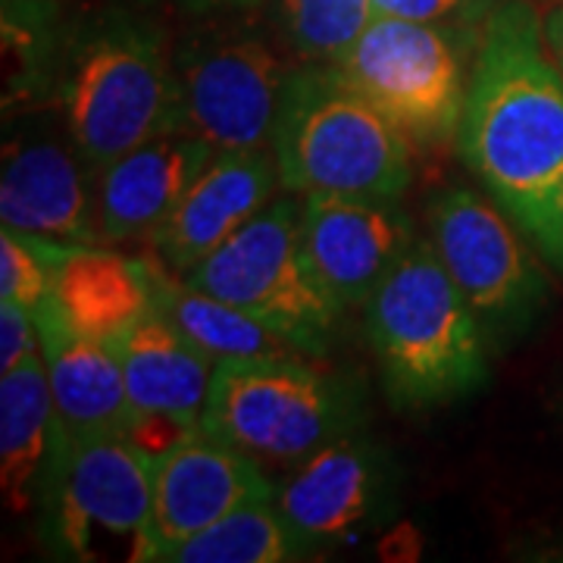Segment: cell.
I'll list each match as a JSON object with an SVG mask.
<instances>
[{
    "label": "cell",
    "mask_w": 563,
    "mask_h": 563,
    "mask_svg": "<svg viewBox=\"0 0 563 563\" xmlns=\"http://www.w3.org/2000/svg\"><path fill=\"white\" fill-rule=\"evenodd\" d=\"M457 144L492 201L563 273V73L523 0L485 22Z\"/></svg>",
    "instance_id": "1"
},
{
    "label": "cell",
    "mask_w": 563,
    "mask_h": 563,
    "mask_svg": "<svg viewBox=\"0 0 563 563\" xmlns=\"http://www.w3.org/2000/svg\"><path fill=\"white\" fill-rule=\"evenodd\" d=\"M363 307L366 339L395 407H442L488 383L492 344L432 242L417 239Z\"/></svg>",
    "instance_id": "2"
},
{
    "label": "cell",
    "mask_w": 563,
    "mask_h": 563,
    "mask_svg": "<svg viewBox=\"0 0 563 563\" xmlns=\"http://www.w3.org/2000/svg\"><path fill=\"white\" fill-rule=\"evenodd\" d=\"M54 85L69 139L98 169L188 129L176 63L147 22L107 16L81 29L63 51Z\"/></svg>",
    "instance_id": "3"
},
{
    "label": "cell",
    "mask_w": 563,
    "mask_h": 563,
    "mask_svg": "<svg viewBox=\"0 0 563 563\" xmlns=\"http://www.w3.org/2000/svg\"><path fill=\"white\" fill-rule=\"evenodd\" d=\"M273 157L282 188L301 198H401L410 185V139L335 63L291 66L273 129Z\"/></svg>",
    "instance_id": "4"
},
{
    "label": "cell",
    "mask_w": 563,
    "mask_h": 563,
    "mask_svg": "<svg viewBox=\"0 0 563 563\" xmlns=\"http://www.w3.org/2000/svg\"><path fill=\"white\" fill-rule=\"evenodd\" d=\"M361 404L335 376L291 354L217 361L201 429L257 461L301 463L357 432Z\"/></svg>",
    "instance_id": "5"
},
{
    "label": "cell",
    "mask_w": 563,
    "mask_h": 563,
    "mask_svg": "<svg viewBox=\"0 0 563 563\" xmlns=\"http://www.w3.org/2000/svg\"><path fill=\"white\" fill-rule=\"evenodd\" d=\"M185 282L244 310L301 354H325L344 313L303 251L301 203L291 198H273Z\"/></svg>",
    "instance_id": "6"
},
{
    "label": "cell",
    "mask_w": 563,
    "mask_h": 563,
    "mask_svg": "<svg viewBox=\"0 0 563 563\" xmlns=\"http://www.w3.org/2000/svg\"><path fill=\"white\" fill-rule=\"evenodd\" d=\"M157 463L122 432L76 435L57 422L41 492V542L63 561H101L129 544L144 561Z\"/></svg>",
    "instance_id": "7"
},
{
    "label": "cell",
    "mask_w": 563,
    "mask_h": 563,
    "mask_svg": "<svg viewBox=\"0 0 563 563\" xmlns=\"http://www.w3.org/2000/svg\"><path fill=\"white\" fill-rule=\"evenodd\" d=\"M429 242L473 307L492 347L523 339L551 298L536 244L495 201L444 188L429 201Z\"/></svg>",
    "instance_id": "8"
},
{
    "label": "cell",
    "mask_w": 563,
    "mask_h": 563,
    "mask_svg": "<svg viewBox=\"0 0 563 563\" xmlns=\"http://www.w3.org/2000/svg\"><path fill=\"white\" fill-rule=\"evenodd\" d=\"M461 38L444 25L373 16L335 66L410 144H442L461 129L466 103Z\"/></svg>",
    "instance_id": "9"
},
{
    "label": "cell",
    "mask_w": 563,
    "mask_h": 563,
    "mask_svg": "<svg viewBox=\"0 0 563 563\" xmlns=\"http://www.w3.org/2000/svg\"><path fill=\"white\" fill-rule=\"evenodd\" d=\"M185 125L217 151L273 144L282 88L291 66L251 35H217L185 44L176 57Z\"/></svg>",
    "instance_id": "10"
},
{
    "label": "cell",
    "mask_w": 563,
    "mask_h": 563,
    "mask_svg": "<svg viewBox=\"0 0 563 563\" xmlns=\"http://www.w3.org/2000/svg\"><path fill=\"white\" fill-rule=\"evenodd\" d=\"M257 498H276L261 461L198 426L157 463L144 561H166L181 542Z\"/></svg>",
    "instance_id": "11"
},
{
    "label": "cell",
    "mask_w": 563,
    "mask_h": 563,
    "mask_svg": "<svg viewBox=\"0 0 563 563\" xmlns=\"http://www.w3.org/2000/svg\"><path fill=\"white\" fill-rule=\"evenodd\" d=\"M303 251L329 295L357 307L417 244L398 198L307 195L301 203Z\"/></svg>",
    "instance_id": "12"
},
{
    "label": "cell",
    "mask_w": 563,
    "mask_h": 563,
    "mask_svg": "<svg viewBox=\"0 0 563 563\" xmlns=\"http://www.w3.org/2000/svg\"><path fill=\"white\" fill-rule=\"evenodd\" d=\"M276 507L303 551L379 523L391 510V473L383 448L357 432L322 444L276 488Z\"/></svg>",
    "instance_id": "13"
},
{
    "label": "cell",
    "mask_w": 563,
    "mask_h": 563,
    "mask_svg": "<svg viewBox=\"0 0 563 563\" xmlns=\"http://www.w3.org/2000/svg\"><path fill=\"white\" fill-rule=\"evenodd\" d=\"M282 185L276 157L257 151H217L185 198L151 235L166 266L188 273L273 201Z\"/></svg>",
    "instance_id": "14"
},
{
    "label": "cell",
    "mask_w": 563,
    "mask_h": 563,
    "mask_svg": "<svg viewBox=\"0 0 563 563\" xmlns=\"http://www.w3.org/2000/svg\"><path fill=\"white\" fill-rule=\"evenodd\" d=\"M0 222L10 232L66 247H95L103 239L79 161L51 139H20L7 147Z\"/></svg>",
    "instance_id": "15"
},
{
    "label": "cell",
    "mask_w": 563,
    "mask_h": 563,
    "mask_svg": "<svg viewBox=\"0 0 563 563\" xmlns=\"http://www.w3.org/2000/svg\"><path fill=\"white\" fill-rule=\"evenodd\" d=\"M217 147L191 129L147 141L101 169L98 225L107 242L154 235Z\"/></svg>",
    "instance_id": "16"
},
{
    "label": "cell",
    "mask_w": 563,
    "mask_h": 563,
    "mask_svg": "<svg viewBox=\"0 0 563 563\" xmlns=\"http://www.w3.org/2000/svg\"><path fill=\"white\" fill-rule=\"evenodd\" d=\"M41 332V357L57 407V422L76 435L122 432L135 420V404L125 388L117 342H103L73 329L44 301L35 307Z\"/></svg>",
    "instance_id": "17"
},
{
    "label": "cell",
    "mask_w": 563,
    "mask_h": 563,
    "mask_svg": "<svg viewBox=\"0 0 563 563\" xmlns=\"http://www.w3.org/2000/svg\"><path fill=\"white\" fill-rule=\"evenodd\" d=\"M157 266L117 251L76 247L54 269L47 301L73 329L120 342L157 307Z\"/></svg>",
    "instance_id": "18"
},
{
    "label": "cell",
    "mask_w": 563,
    "mask_h": 563,
    "mask_svg": "<svg viewBox=\"0 0 563 563\" xmlns=\"http://www.w3.org/2000/svg\"><path fill=\"white\" fill-rule=\"evenodd\" d=\"M117 347L125 388L139 413H166L201 422L217 363L166 313L154 307L122 335Z\"/></svg>",
    "instance_id": "19"
},
{
    "label": "cell",
    "mask_w": 563,
    "mask_h": 563,
    "mask_svg": "<svg viewBox=\"0 0 563 563\" xmlns=\"http://www.w3.org/2000/svg\"><path fill=\"white\" fill-rule=\"evenodd\" d=\"M54 432L57 407L38 354L0 376V488L13 514L41 504Z\"/></svg>",
    "instance_id": "20"
},
{
    "label": "cell",
    "mask_w": 563,
    "mask_h": 563,
    "mask_svg": "<svg viewBox=\"0 0 563 563\" xmlns=\"http://www.w3.org/2000/svg\"><path fill=\"white\" fill-rule=\"evenodd\" d=\"M154 288H157V310L176 322L213 361L273 357L291 351V344L279 339L273 329H266L244 310L207 295L188 282L166 279L157 269Z\"/></svg>",
    "instance_id": "21"
},
{
    "label": "cell",
    "mask_w": 563,
    "mask_h": 563,
    "mask_svg": "<svg viewBox=\"0 0 563 563\" xmlns=\"http://www.w3.org/2000/svg\"><path fill=\"white\" fill-rule=\"evenodd\" d=\"M307 551L276 507V498H257L225 514L203 532L181 542L166 561L176 563H285Z\"/></svg>",
    "instance_id": "22"
},
{
    "label": "cell",
    "mask_w": 563,
    "mask_h": 563,
    "mask_svg": "<svg viewBox=\"0 0 563 563\" xmlns=\"http://www.w3.org/2000/svg\"><path fill=\"white\" fill-rule=\"evenodd\" d=\"M373 16V0H279L282 32L307 63L344 60Z\"/></svg>",
    "instance_id": "23"
},
{
    "label": "cell",
    "mask_w": 563,
    "mask_h": 563,
    "mask_svg": "<svg viewBox=\"0 0 563 563\" xmlns=\"http://www.w3.org/2000/svg\"><path fill=\"white\" fill-rule=\"evenodd\" d=\"M69 251H76V247L3 229V235H0V295H3V301L22 303L29 310L41 307L51 295L54 269L60 266Z\"/></svg>",
    "instance_id": "24"
},
{
    "label": "cell",
    "mask_w": 563,
    "mask_h": 563,
    "mask_svg": "<svg viewBox=\"0 0 563 563\" xmlns=\"http://www.w3.org/2000/svg\"><path fill=\"white\" fill-rule=\"evenodd\" d=\"M373 10L376 16L429 22L470 35L473 29H485L498 10V0H373Z\"/></svg>",
    "instance_id": "25"
},
{
    "label": "cell",
    "mask_w": 563,
    "mask_h": 563,
    "mask_svg": "<svg viewBox=\"0 0 563 563\" xmlns=\"http://www.w3.org/2000/svg\"><path fill=\"white\" fill-rule=\"evenodd\" d=\"M41 354V332L35 310L22 303H0V369H16Z\"/></svg>",
    "instance_id": "26"
},
{
    "label": "cell",
    "mask_w": 563,
    "mask_h": 563,
    "mask_svg": "<svg viewBox=\"0 0 563 563\" xmlns=\"http://www.w3.org/2000/svg\"><path fill=\"white\" fill-rule=\"evenodd\" d=\"M542 29L544 41H548V51H551V57H554V63L561 66L563 73V0L544 13Z\"/></svg>",
    "instance_id": "27"
},
{
    "label": "cell",
    "mask_w": 563,
    "mask_h": 563,
    "mask_svg": "<svg viewBox=\"0 0 563 563\" xmlns=\"http://www.w3.org/2000/svg\"><path fill=\"white\" fill-rule=\"evenodd\" d=\"M213 3H254V0H213Z\"/></svg>",
    "instance_id": "28"
}]
</instances>
